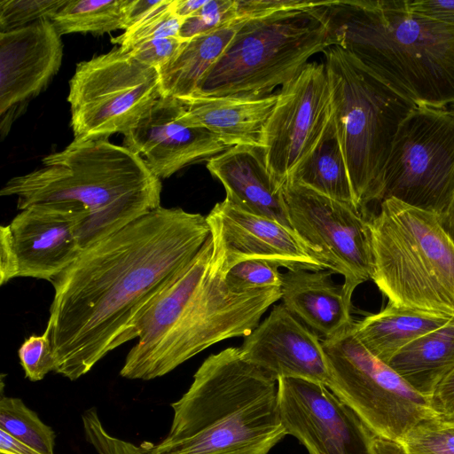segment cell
<instances>
[{
	"instance_id": "cell-1",
	"label": "cell",
	"mask_w": 454,
	"mask_h": 454,
	"mask_svg": "<svg viewBox=\"0 0 454 454\" xmlns=\"http://www.w3.org/2000/svg\"><path fill=\"white\" fill-rule=\"evenodd\" d=\"M209 236L206 216L160 206L83 249L51 280L54 296L45 332L54 372L77 380L137 338L149 306Z\"/></svg>"
},
{
	"instance_id": "cell-2",
	"label": "cell",
	"mask_w": 454,
	"mask_h": 454,
	"mask_svg": "<svg viewBox=\"0 0 454 454\" xmlns=\"http://www.w3.org/2000/svg\"><path fill=\"white\" fill-rule=\"evenodd\" d=\"M171 407L168 435L147 454H268L287 434L278 380L237 347L206 358Z\"/></svg>"
},
{
	"instance_id": "cell-3",
	"label": "cell",
	"mask_w": 454,
	"mask_h": 454,
	"mask_svg": "<svg viewBox=\"0 0 454 454\" xmlns=\"http://www.w3.org/2000/svg\"><path fill=\"white\" fill-rule=\"evenodd\" d=\"M333 46L351 53L417 106L454 107V27L406 0L331 1Z\"/></svg>"
},
{
	"instance_id": "cell-4",
	"label": "cell",
	"mask_w": 454,
	"mask_h": 454,
	"mask_svg": "<svg viewBox=\"0 0 454 454\" xmlns=\"http://www.w3.org/2000/svg\"><path fill=\"white\" fill-rule=\"evenodd\" d=\"M42 161L7 181L0 195L16 196L20 210L41 202L81 204L88 212L79 232L82 250L160 207V179L140 155L107 138L74 139Z\"/></svg>"
},
{
	"instance_id": "cell-5",
	"label": "cell",
	"mask_w": 454,
	"mask_h": 454,
	"mask_svg": "<svg viewBox=\"0 0 454 454\" xmlns=\"http://www.w3.org/2000/svg\"><path fill=\"white\" fill-rule=\"evenodd\" d=\"M369 224L372 279L388 302L454 318V243L439 215L388 198Z\"/></svg>"
},
{
	"instance_id": "cell-6",
	"label": "cell",
	"mask_w": 454,
	"mask_h": 454,
	"mask_svg": "<svg viewBox=\"0 0 454 454\" xmlns=\"http://www.w3.org/2000/svg\"><path fill=\"white\" fill-rule=\"evenodd\" d=\"M332 117L346 161L356 208L381 201L383 171L395 137L417 107L351 53L325 49Z\"/></svg>"
},
{
	"instance_id": "cell-7",
	"label": "cell",
	"mask_w": 454,
	"mask_h": 454,
	"mask_svg": "<svg viewBox=\"0 0 454 454\" xmlns=\"http://www.w3.org/2000/svg\"><path fill=\"white\" fill-rule=\"evenodd\" d=\"M330 3L246 20L193 96L263 98L296 78L333 46Z\"/></svg>"
},
{
	"instance_id": "cell-8",
	"label": "cell",
	"mask_w": 454,
	"mask_h": 454,
	"mask_svg": "<svg viewBox=\"0 0 454 454\" xmlns=\"http://www.w3.org/2000/svg\"><path fill=\"white\" fill-rule=\"evenodd\" d=\"M280 299L281 288L245 293L231 290L212 255L171 331L150 352L124 363L120 374L145 380L164 376L219 341L248 335Z\"/></svg>"
},
{
	"instance_id": "cell-9",
	"label": "cell",
	"mask_w": 454,
	"mask_h": 454,
	"mask_svg": "<svg viewBox=\"0 0 454 454\" xmlns=\"http://www.w3.org/2000/svg\"><path fill=\"white\" fill-rule=\"evenodd\" d=\"M352 328L322 340L328 387L374 433L401 443L417 424L438 414L427 398L370 353Z\"/></svg>"
},
{
	"instance_id": "cell-10",
	"label": "cell",
	"mask_w": 454,
	"mask_h": 454,
	"mask_svg": "<svg viewBox=\"0 0 454 454\" xmlns=\"http://www.w3.org/2000/svg\"><path fill=\"white\" fill-rule=\"evenodd\" d=\"M161 96L159 70L120 47L82 61L67 96L74 139L123 135Z\"/></svg>"
},
{
	"instance_id": "cell-11",
	"label": "cell",
	"mask_w": 454,
	"mask_h": 454,
	"mask_svg": "<svg viewBox=\"0 0 454 454\" xmlns=\"http://www.w3.org/2000/svg\"><path fill=\"white\" fill-rule=\"evenodd\" d=\"M453 195L454 110L417 106L395 137L383 171L381 201L394 198L440 216Z\"/></svg>"
},
{
	"instance_id": "cell-12",
	"label": "cell",
	"mask_w": 454,
	"mask_h": 454,
	"mask_svg": "<svg viewBox=\"0 0 454 454\" xmlns=\"http://www.w3.org/2000/svg\"><path fill=\"white\" fill-rule=\"evenodd\" d=\"M283 190L292 229L328 270L343 277L351 302L355 289L373 272L369 220L353 205L302 184L287 181Z\"/></svg>"
},
{
	"instance_id": "cell-13",
	"label": "cell",
	"mask_w": 454,
	"mask_h": 454,
	"mask_svg": "<svg viewBox=\"0 0 454 454\" xmlns=\"http://www.w3.org/2000/svg\"><path fill=\"white\" fill-rule=\"evenodd\" d=\"M282 424L309 454H405L402 443L383 438L319 382L278 380Z\"/></svg>"
},
{
	"instance_id": "cell-14",
	"label": "cell",
	"mask_w": 454,
	"mask_h": 454,
	"mask_svg": "<svg viewBox=\"0 0 454 454\" xmlns=\"http://www.w3.org/2000/svg\"><path fill=\"white\" fill-rule=\"evenodd\" d=\"M87 210L73 201L41 202L0 227V285L16 278L51 282L81 254Z\"/></svg>"
},
{
	"instance_id": "cell-15",
	"label": "cell",
	"mask_w": 454,
	"mask_h": 454,
	"mask_svg": "<svg viewBox=\"0 0 454 454\" xmlns=\"http://www.w3.org/2000/svg\"><path fill=\"white\" fill-rule=\"evenodd\" d=\"M331 116L325 63H308L296 78L281 87L263 132L265 163L280 186L317 145Z\"/></svg>"
},
{
	"instance_id": "cell-16",
	"label": "cell",
	"mask_w": 454,
	"mask_h": 454,
	"mask_svg": "<svg viewBox=\"0 0 454 454\" xmlns=\"http://www.w3.org/2000/svg\"><path fill=\"white\" fill-rule=\"evenodd\" d=\"M213 239V259L225 274L238 262L262 260L288 270H322L326 265L292 228L243 210L227 200L206 216Z\"/></svg>"
},
{
	"instance_id": "cell-17",
	"label": "cell",
	"mask_w": 454,
	"mask_h": 454,
	"mask_svg": "<svg viewBox=\"0 0 454 454\" xmlns=\"http://www.w3.org/2000/svg\"><path fill=\"white\" fill-rule=\"evenodd\" d=\"M122 145L140 155L160 179L230 148L208 129L192 124L186 106L168 96L157 99L123 134Z\"/></svg>"
},
{
	"instance_id": "cell-18",
	"label": "cell",
	"mask_w": 454,
	"mask_h": 454,
	"mask_svg": "<svg viewBox=\"0 0 454 454\" xmlns=\"http://www.w3.org/2000/svg\"><path fill=\"white\" fill-rule=\"evenodd\" d=\"M239 348L247 361L277 380L303 379L328 387L330 372L322 341L283 303L273 307Z\"/></svg>"
},
{
	"instance_id": "cell-19",
	"label": "cell",
	"mask_w": 454,
	"mask_h": 454,
	"mask_svg": "<svg viewBox=\"0 0 454 454\" xmlns=\"http://www.w3.org/2000/svg\"><path fill=\"white\" fill-rule=\"evenodd\" d=\"M61 35L51 20L0 33V114H14L36 97L59 72Z\"/></svg>"
},
{
	"instance_id": "cell-20",
	"label": "cell",
	"mask_w": 454,
	"mask_h": 454,
	"mask_svg": "<svg viewBox=\"0 0 454 454\" xmlns=\"http://www.w3.org/2000/svg\"><path fill=\"white\" fill-rule=\"evenodd\" d=\"M206 166L223 185L229 202L292 228L283 186L270 175L262 147L232 146L207 160Z\"/></svg>"
},
{
	"instance_id": "cell-21",
	"label": "cell",
	"mask_w": 454,
	"mask_h": 454,
	"mask_svg": "<svg viewBox=\"0 0 454 454\" xmlns=\"http://www.w3.org/2000/svg\"><path fill=\"white\" fill-rule=\"evenodd\" d=\"M333 271L288 270L282 273L281 299L285 307L324 340L353 327L352 303L336 285Z\"/></svg>"
},
{
	"instance_id": "cell-22",
	"label": "cell",
	"mask_w": 454,
	"mask_h": 454,
	"mask_svg": "<svg viewBox=\"0 0 454 454\" xmlns=\"http://www.w3.org/2000/svg\"><path fill=\"white\" fill-rule=\"evenodd\" d=\"M179 100L186 106L192 124L208 129L227 146L262 148L264 129L278 93L258 98L193 96Z\"/></svg>"
},
{
	"instance_id": "cell-23",
	"label": "cell",
	"mask_w": 454,
	"mask_h": 454,
	"mask_svg": "<svg viewBox=\"0 0 454 454\" xmlns=\"http://www.w3.org/2000/svg\"><path fill=\"white\" fill-rule=\"evenodd\" d=\"M387 364L411 388L430 400L454 372V318L410 342Z\"/></svg>"
},
{
	"instance_id": "cell-24",
	"label": "cell",
	"mask_w": 454,
	"mask_h": 454,
	"mask_svg": "<svg viewBox=\"0 0 454 454\" xmlns=\"http://www.w3.org/2000/svg\"><path fill=\"white\" fill-rule=\"evenodd\" d=\"M451 318L399 307L391 302L354 323L352 331L370 353L387 364L403 347Z\"/></svg>"
},
{
	"instance_id": "cell-25",
	"label": "cell",
	"mask_w": 454,
	"mask_h": 454,
	"mask_svg": "<svg viewBox=\"0 0 454 454\" xmlns=\"http://www.w3.org/2000/svg\"><path fill=\"white\" fill-rule=\"evenodd\" d=\"M245 20H234L186 41L176 57L159 70L162 96L178 99L193 96Z\"/></svg>"
},
{
	"instance_id": "cell-26",
	"label": "cell",
	"mask_w": 454,
	"mask_h": 454,
	"mask_svg": "<svg viewBox=\"0 0 454 454\" xmlns=\"http://www.w3.org/2000/svg\"><path fill=\"white\" fill-rule=\"evenodd\" d=\"M287 181L356 207L346 161L332 116L317 145L291 172Z\"/></svg>"
},
{
	"instance_id": "cell-27",
	"label": "cell",
	"mask_w": 454,
	"mask_h": 454,
	"mask_svg": "<svg viewBox=\"0 0 454 454\" xmlns=\"http://www.w3.org/2000/svg\"><path fill=\"white\" fill-rule=\"evenodd\" d=\"M130 0H68L51 20L60 35L90 33L102 35L127 29Z\"/></svg>"
},
{
	"instance_id": "cell-28",
	"label": "cell",
	"mask_w": 454,
	"mask_h": 454,
	"mask_svg": "<svg viewBox=\"0 0 454 454\" xmlns=\"http://www.w3.org/2000/svg\"><path fill=\"white\" fill-rule=\"evenodd\" d=\"M0 429L42 454H53L55 433L20 398L1 396Z\"/></svg>"
},
{
	"instance_id": "cell-29",
	"label": "cell",
	"mask_w": 454,
	"mask_h": 454,
	"mask_svg": "<svg viewBox=\"0 0 454 454\" xmlns=\"http://www.w3.org/2000/svg\"><path fill=\"white\" fill-rule=\"evenodd\" d=\"M173 1L163 0L158 7L123 31L121 35L112 38V43L126 51L135 44L147 40L179 36L184 20L175 14Z\"/></svg>"
},
{
	"instance_id": "cell-30",
	"label": "cell",
	"mask_w": 454,
	"mask_h": 454,
	"mask_svg": "<svg viewBox=\"0 0 454 454\" xmlns=\"http://www.w3.org/2000/svg\"><path fill=\"white\" fill-rule=\"evenodd\" d=\"M401 443L405 454H454V419L439 415L426 419Z\"/></svg>"
},
{
	"instance_id": "cell-31",
	"label": "cell",
	"mask_w": 454,
	"mask_h": 454,
	"mask_svg": "<svg viewBox=\"0 0 454 454\" xmlns=\"http://www.w3.org/2000/svg\"><path fill=\"white\" fill-rule=\"evenodd\" d=\"M278 268L267 261L247 260L231 267L224 278L229 288L237 293L281 288L282 273Z\"/></svg>"
},
{
	"instance_id": "cell-32",
	"label": "cell",
	"mask_w": 454,
	"mask_h": 454,
	"mask_svg": "<svg viewBox=\"0 0 454 454\" xmlns=\"http://www.w3.org/2000/svg\"><path fill=\"white\" fill-rule=\"evenodd\" d=\"M68 0H1L0 33L51 20Z\"/></svg>"
},
{
	"instance_id": "cell-33",
	"label": "cell",
	"mask_w": 454,
	"mask_h": 454,
	"mask_svg": "<svg viewBox=\"0 0 454 454\" xmlns=\"http://www.w3.org/2000/svg\"><path fill=\"white\" fill-rule=\"evenodd\" d=\"M237 19L236 0H207L196 13L184 20L179 37L188 41Z\"/></svg>"
},
{
	"instance_id": "cell-34",
	"label": "cell",
	"mask_w": 454,
	"mask_h": 454,
	"mask_svg": "<svg viewBox=\"0 0 454 454\" xmlns=\"http://www.w3.org/2000/svg\"><path fill=\"white\" fill-rule=\"evenodd\" d=\"M25 375L31 381L43 380L47 373L55 371L56 361L48 333L31 335L25 339L18 350Z\"/></svg>"
},
{
	"instance_id": "cell-35",
	"label": "cell",
	"mask_w": 454,
	"mask_h": 454,
	"mask_svg": "<svg viewBox=\"0 0 454 454\" xmlns=\"http://www.w3.org/2000/svg\"><path fill=\"white\" fill-rule=\"evenodd\" d=\"M82 422L87 441L99 454H147L143 447H136L109 435L103 428L94 408L83 412Z\"/></svg>"
},
{
	"instance_id": "cell-36",
	"label": "cell",
	"mask_w": 454,
	"mask_h": 454,
	"mask_svg": "<svg viewBox=\"0 0 454 454\" xmlns=\"http://www.w3.org/2000/svg\"><path fill=\"white\" fill-rule=\"evenodd\" d=\"M185 42L179 36L161 37L141 42L126 51L141 63L160 70L176 57Z\"/></svg>"
},
{
	"instance_id": "cell-37",
	"label": "cell",
	"mask_w": 454,
	"mask_h": 454,
	"mask_svg": "<svg viewBox=\"0 0 454 454\" xmlns=\"http://www.w3.org/2000/svg\"><path fill=\"white\" fill-rule=\"evenodd\" d=\"M330 1L308 0H236L239 19L262 17L286 10L327 5Z\"/></svg>"
},
{
	"instance_id": "cell-38",
	"label": "cell",
	"mask_w": 454,
	"mask_h": 454,
	"mask_svg": "<svg viewBox=\"0 0 454 454\" xmlns=\"http://www.w3.org/2000/svg\"><path fill=\"white\" fill-rule=\"evenodd\" d=\"M410 11L454 27V0H406Z\"/></svg>"
},
{
	"instance_id": "cell-39",
	"label": "cell",
	"mask_w": 454,
	"mask_h": 454,
	"mask_svg": "<svg viewBox=\"0 0 454 454\" xmlns=\"http://www.w3.org/2000/svg\"><path fill=\"white\" fill-rule=\"evenodd\" d=\"M429 401L436 414L454 419V372L441 383Z\"/></svg>"
},
{
	"instance_id": "cell-40",
	"label": "cell",
	"mask_w": 454,
	"mask_h": 454,
	"mask_svg": "<svg viewBox=\"0 0 454 454\" xmlns=\"http://www.w3.org/2000/svg\"><path fill=\"white\" fill-rule=\"evenodd\" d=\"M163 0H130L127 13V29L158 7Z\"/></svg>"
},
{
	"instance_id": "cell-41",
	"label": "cell",
	"mask_w": 454,
	"mask_h": 454,
	"mask_svg": "<svg viewBox=\"0 0 454 454\" xmlns=\"http://www.w3.org/2000/svg\"><path fill=\"white\" fill-rule=\"evenodd\" d=\"M0 453L4 454H42L34 448L12 437L0 429Z\"/></svg>"
},
{
	"instance_id": "cell-42",
	"label": "cell",
	"mask_w": 454,
	"mask_h": 454,
	"mask_svg": "<svg viewBox=\"0 0 454 454\" xmlns=\"http://www.w3.org/2000/svg\"><path fill=\"white\" fill-rule=\"evenodd\" d=\"M207 0H174L173 11L178 17L186 20L196 13Z\"/></svg>"
},
{
	"instance_id": "cell-43",
	"label": "cell",
	"mask_w": 454,
	"mask_h": 454,
	"mask_svg": "<svg viewBox=\"0 0 454 454\" xmlns=\"http://www.w3.org/2000/svg\"><path fill=\"white\" fill-rule=\"evenodd\" d=\"M439 219L442 227L454 243V195L448 208Z\"/></svg>"
},
{
	"instance_id": "cell-44",
	"label": "cell",
	"mask_w": 454,
	"mask_h": 454,
	"mask_svg": "<svg viewBox=\"0 0 454 454\" xmlns=\"http://www.w3.org/2000/svg\"><path fill=\"white\" fill-rule=\"evenodd\" d=\"M0 454H4V453H0Z\"/></svg>"
}]
</instances>
